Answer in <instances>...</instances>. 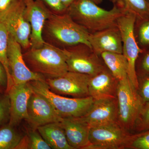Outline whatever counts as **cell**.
Returning a JSON list of instances; mask_svg holds the SVG:
<instances>
[{
	"label": "cell",
	"mask_w": 149,
	"mask_h": 149,
	"mask_svg": "<svg viewBox=\"0 0 149 149\" xmlns=\"http://www.w3.org/2000/svg\"><path fill=\"white\" fill-rule=\"evenodd\" d=\"M90 33L74 21L67 13L62 14L51 12L46 21L43 36L48 43L56 47H68L85 44L91 48L89 41Z\"/></svg>",
	"instance_id": "cell-1"
},
{
	"label": "cell",
	"mask_w": 149,
	"mask_h": 149,
	"mask_svg": "<svg viewBox=\"0 0 149 149\" xmlns=\"http://www.w3.org/2000/svg\"><path fill=\"white\" fill-rule=\"evenodd\" d=\"M66 12L91 33L116 27L118 19L125 14L116 6L107 10L92 0H75L67 8Z\"/></svg>",
	"instance_id": "cell-2"
},
{
	"label": "cell",
	"mask_w": 149,
	"mask_h": 149,
	"mask_svg": "<svg viewBox=\"0 0 149 149\" xmlns=\"http://www.w3.org/2000/svg\"><path fill=\"white\" fill-rule=\"evenodd\" d=\"M23 57L32 72L43 75L46 79L60 77L68 71L62 49L47 42L41 47L27 50Z\"/></svg>",
	"instance_id": "cell-3"
},
{
	"label": "cell",
	"mask_w": 149,
	"mask_h": 149,
	"mask_svg": "<svg viewBox=\"0 0 149 149\" xmlns=\"http://www.w3.org/2000/svg\"><path fill=\"white\" fill-rule=\"evenodd\" d=\"M32 91L45 97L62 118H78L85 115L90 109L94 100L89 96L84 98H68L51 91L45 80L28 82Z\"/></svg>",
	"instance_id": "cell-4"
},
{
	"label": "cell",
	"mask_w": 149,
	"mask_h": 149,
	"mask_svg": "<svg viewBox=\"0 0 149 149\" xmlns=\"http://www.w3.org/2000/svg\"><path fill=\"white\" fill-rule=\"evenodd\" d=\"M117 100L118 107L117 122L125 131L133 130L143 104L137 89L128 77L119 80Z\"/></svg>",
	"instance_id": "cell-5"
},
{
	"label": "cell",
	"mask_w": 149,
	"mask_h": 149,
	"mask_svg": "<svg viewBox=\"0 0 149 149\" xmlns=\"http://www.w3.org/2000/svg\"><path fill=\"white\" fill-rule=\"evenodd\" d=\"M62 49L66 58L68 71L93 76L106 67L100 56L85 44Z\"/></svg>",
	"instance_id": "cell-6"
},
{
	"label": "cell",
	"mask_w": 149,
	"mask_h": 149,
	"mask_svg": "<svg viewBox=\"0 0 149 149\" xmlns=\"http://www.w3.org/2000/svg\"><path fill=\"white\" fill-rule=\"evenodd\" d=\"M136 17L131 13L125 14L118 19L117 26L122 38L123 54L128 65V77L136 89L138 88V79L136 72V63L143 50L139 47L135 35Z\"/></svg>",
	"instance_id": "cell-7"
},
{
	"label": "cell",
	"mask_w": 149,
	"mask_h": 149,
	"mask_svg": "<svg viewBox=\"0 0 149 149\" xmlns=\"http://www.w3.org/2000/svg\"><path fill=\"white\" fill-rule=\"evenodd\" d=\"M129 133L117 121L91 127L86 149H125Z\"/></svg>",
	"instance_id": "cell-8"
},
{
	"label": "cell",
	"mask_w": 149,
	"mask_h": 149,
	"mask_svg": "<svg viewBox=\"0 0 149 149\" xmlns=\"http://www.w3.org/2000/svg\"><path fill=\"white\" fill-rule=\"evenodd\" d=\"M2 19L10 35L25 50L31 47V28L26 13L24 0H18L8 10Z\"/></svg>",
	"instance_id": "cell-9"
},
{
	"label": "cell",
	"mask_w": 149,
	"mask_h": 149,
	"mask_svg": "<svg viewBox=\"0 0 149 149\" xmlns=\"http://www.w3.org/2000/svg\"><path fill=\"white\" fill-rule=\"evenodd\" d=\"M90 77L87 74L68 71L60 77L46 78L45 81L50 90L56 94L84 98L89 96Z\"/></svg>",
	"instance_id": "cell-10"
},
{
	"label": "cell",
	"mask_w": 149,
	"mask_h": 149,
	"mask_svg": "<svg viewBox=\"0 0 149 149\" xmlns=\"http://www.w3.org/2000/svg\"><path fill=\"white\" fill-rule=\"evenodd\" d=\"M21 46L13 37L9 36L7 56L13 84H22L36 80H45L41 74L32 72L24 61Z\"/></svg>",
	"instance_id": "cell-11"
},
{
	"label": "cell",
	"mask_w": 149,
	"mask_h": 149,
	"mask_svg": "<svg viewBox=\"0 0 149 149\" xmlns=\"http://www.w3.org/2000/svg\"><path fill=\"white\" fill-rule=\"evenodd\" d=\"M26 121L33 129L62 120L52 104L44 96L33 91L27 105Z\"/></svg>",
	"instance_id": "cell-12"
},
{
	"label": "cell",
	"mask_w": 149,
	"mask_h": 149,
	"mask_svg": "<svg viewBox=\"0 0 149 149\" xmlns=\"http://www.w3.org/2000/svg\"><path fill=\"white\" fill-rule=\"evenodd\" d=\"M27 18L31 28L30 42L31 47H41L46 42L43 32L51 11L39 0H24Z\"/></svg>",
	"instance_id": "cell-13"
},
{
	"label": "cell",
	"mask_w": 149,
	"mask_h": 149,
	"mask_svg": "<svg viewBox=\"0 0 149 149\" xmlns=\"http://www.w3.org/2000/svg\"><path fill=\"white\" fill-rule=\"evenodd\" d=\"M33 91L28 83L13 84L6 93L10 104V117L8 124L15 127L23 120H27L28 100Z\"/></svg>",
	"instance_id": "cell-14"
},
{
	"label": "cell",
	"mask_w": 149,
	"mask_h": 149,
	"mask_svg": "<svg viewBox=\"0 0 149 149\" xmlns=\"http://www.w3.org/2000/svg\"><path fill=\"white\" fill-rule=\"evenodd\" d=\"M117 98L94 100L88 112L80 117L90 128L117 121Z\"/></svg>",
	"instance_id": "cell-15"
},
{
	"label": "cell",
	"mask_w": 149,
	"mask_h": 149,
	"mask_svg": "<svg viewBox=\"0 0 149 149\" xmlns=\"http://www.w3.org/2000/svg\"><path fill=\"white\" fill-rule=\"evenodd\" d=\"M89 41L91 49L98 55L105 52L123 54L122 38L117 26L90 33Z\"/></svg>",
	"instance_id": "cell-16"
},
{
	"label": "cell",
	"mask_w": 149,
	"mask_h": 149,
	"mask_svg": "<svg viewBox=\"0 0 149 149\" xmlns=\"http://www.w3.org/2000/svg\"><path fill=\"white\" fill-rule=\"evenodd\" d=\"M119 82L106 66L98 74L90 77L88 84L89 96L95 100L117 98Z\"/></svg>",
	"instance_id": "cell-17"
},
{
	"label": "cell",
	"mask_w": 149,
	"mask_h": 149,
	"mask_svg": "<svg viewBox=\"0 0 149 149\" xmlns=\"http://www.w3.org/2000/svg\"><path fill=\"white\" fill-rule=\"evenodd\" d=\"M61 125L68 144L73 149H86L90 144V127L80 117L63 118Z\"/></svg>",
	"instance_id": "cell-18"
},
{
	"label": "cell",
	"mask_w": 149,
	"mask_h": 149,
	"mask_svg": "<svg viewBox=\"0 0 149 149\" xmlns=\"http://www.w3.org/2000/svg\"><path fill=\"white\" fill-rule=\"evenodd\" d=\"M37 129L52 149H73L68 142L60 122L48 123Z\"/></svg>",
	"instance_id": "cell-19"
},
{
	"label": "cell",
	"mask_w": 149,
	"mask_h": 149,
	"mask_svg": "<svg viewBox=\"0 0 149 149\" xmlns=\"http://www.w3.org/2000/svg\"><path fill=\"white\" fill-rule=\"evenodd\" d=\"M100 56L105 65L116 79L120 80L128 77V63L123 54L105 52Z\"/></svg>",
	"instance_id": "cell-20"
},
{
	"label": "cell",
	"mask_w": 149,
	"mask_h": 149,
	"mask_svg": "<svg viewBox=\"0 0 149 149\" xmlns=\"http://www.w3.org/2000/svg\"><path fill=\"white\" fill-rule=\"evenodd\" d=\"M110 1L124 14H133L137 19H142L149 16V2L147 0Z\"/></svg>",
	"instance_id": "cell-21"
},
{
	"label": "cell",
	"mask_w": 149,
	"mask_h": 149,
	"mask_svg": "<svg viewBox=\"0 0 149 149\" xmlns=\"http://www.w3.org/2000/svg\"><path fill=\"white\" fill-rule=\"evenodd\" d=\"M9 36V33L4 22L0 19V62L4 68L7 76L8 84L6 92L13 84L7 56Z\"/></svg>",
	"instance_id": "cell-22"
},
{
	"label": "cell",
	"mask_w": 149,
	"mask_h": 149,
	"mask_svg": "<svg viewBox=\"0 0 149 149\" xmlns=\"http://www.w3.org/2000/svg\"><path fill=\"white\" fill-rule=\"evenodd\" d=\"M9 124L0 128V149H14L19 143L22 136Z\"/></svg>",
	"instance_id": "cell-23"
},
{
	"label": "cell",
	"mask_w": 149,
	"mask_h": 149,
	"mask_svg": "<svg viewBox=\"0 0 149 149\" xmlns=\"http://www.w3.org/2000/svg\"><path fill=\"white\" fill-rule=\"evenodd\" d=\"M134 31L139 47L142 50L149 48V16L142 19H136Z\"/></svg>",
	"instance_id": "cell-24"
},
{
	"label": "cell",
	"mask_w": 149,
	"mask_h": 149,
	"mask_svg": "<svg viewBox=\"0 0 149 149\" xmlns=\"http://www.w3.org/2000/svg\"><path fill=\"white\" fill-rule=\"evenodd\" d=\"M125 149H149V130L135 134L129 133Z\"/></svg>",
	"instance_id": "cell-25"
},
{
	"label": "cell",
	"mask_w": 149,
	"mask_h": 149,
	"mask_svg": "<svg viewBox=\"0 0 149 149\" xmlns=\"http://www.w3.org/2000/svg\"><path fill=\"white\" fill-rule=\"evenodd\" d=\"M137 77L149 76V48L143 50L136 63Z\"/></svg>",
	"instance_id": "cell-26"
},
{
	"label": "cell",
	"mask_w": 149,
	"mask_h": 149,
	"mask_svg": "<svg viewBox=\"0 0 149 149\" xmlns=\"http://www.w3.org/2000/svg\"><path fill=\"white\" fill-rule=\"evenodd\" d=\"M29 149H51L50 146L43 139L37 129L29 130L27 134Z\"/></svg>",
	"instance_id": "cell-27"
},
{
	"label": "cell",
	"mask_w": 149,
	"mask_h": 149,
	"mask_svg": "<svg viewBox=\"0 0 149 149\" xmlns=\"http://www.w3.org/2000/svg\"><path fill=\"white\" fill-rule=\"evenodd\" d=\"M149 130V102L143 105L133 131L136 133Z\"/></svg>",
	"instance_id": "cell-28"
},
{
	"label": "cell",
	"mask_w": 149,
	"mask_h": 149,
	"mask_svg": "<svg viewBox=\"0 0 149 149\" xmlns=\"http://www.w3.org/2000/svg\"><path fill=\"white\" fill-rule=\"evenodd\" d=\"M10 104L9 97L6 93L0 97V126L9 121Z\"/></svg>",
	"instance_id": "cell-29"
},
{
	"label": "cell",
	"mask_w": 149,
	"mask_h": 149,
	"mask_svg": "<svg viewBox=\"0 0 149 149\" xmlns=\"http://www.w3.org/2000/svg\"><path fill=\"white\" fill-rule=\"evenodd\" d=\"M137 92L143 104L149 102V76L138 77Z\"/></svg>",
	"instance_id": "cell-30"
},
{
	"label": "cell",
	"mask_w": 149,
	"mask_h": 149,
	"mask_svg": "<svg viewBox=\"0 0 149 149\" xmlns=\"http://www.w3.org/2000/svg\"><path fill=\"white\" fill-rule=\"evenodd\" d=\"M52 12L62 14L66 12L67 8L60 0H39Z\"/></svg>",
	"instance_id": "cell-31"
},
{
	"label": "cell",
	"mask_w": 149,
	"mask_h": 149,
	"mask_svg": "<svg viewBox=\"0 0 149 149\" xmlns=\"http://www.w3.org/2000/svg\"><path fill=\"white\" fill-rule=\"evenodd\" d=\"M18 0H0V19L3 18L8 10Z\"/></svg>",
	"instance_id": "cell-32"
},
{
	"label": "cell",
	"mask_w": 149,
	"mask_h": 149,
	"mask_svg": "<svg viewBox=\"0 0 149 149\" xmlns=\"http://www.w3.org/2000/svg\"><path fill=\"white\" fill-rule=\"evenodd\" d=\"M8 79L6 72L3 65L0 62V86L6 89Z\"/></svg>",
	"instance_id": "cell-33"
},
{
	"label": "cell",
	"mask_w": 149,
	"mask_h": 149,
	"mask_svg": "<svg viewBox=\"0 0 149 149\" xmlns=\"http://www.w3.org/2000/svg\"><path fill=\"white\" fill-rule=\"evenodd\" d=\"M60 1L68 8L75 1V0H60Z\"/></svg>",
	"instance_id": "cell-34"
},
{
	"label": "cell",
	"mask_w": 149,
	"mask_h": 149,
	"mask_svg": "<svg viewBox=\"0 0 149 149\" xmlns=\"http://www.w3.org/2000/svg\"><path fill=\"white\" fill-rule=\"evenodd\" d=\"M92 1L98 5L100 3L102 2V0H92Z\"/></svg>",
	"instance_id": "cell-35"
},
{
	"label": "cell",
	"mask_w": 149,
	"mask_h": 149,
	"mask_svg": "<svg viewBox=\"0 0 149 149\" xmlns=\"http://www.w3.org/2000/svg\"><path fill=\"white\" fill-rule=\"evenodd\" d=\"M3 88H2L1 86H0V93H2L3 92Z\"/></svg>",
	"instance_id": "cell-36"
},
{
	"label": "cell",
	"mask_w": 149,
	"mask_h": 149,
	"mask_svg": "<svg viewBox=\"0 0 149 149\" xmlns=\"http://www.w3.org/2000/svg\"><path fill=\"white\" fill-rule=\"evenodd\" d=\"M147 1H148V2H149V0H147Z\"/></svg>",
	"instance_id": "cell-37"
}]
</instances>
